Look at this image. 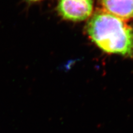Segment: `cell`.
I'll list each match as a JSON object with an SVG mask.
<instances>
[{
    "label": "cell",
    "instance_id": "cell-1",
    "mask_svg": "<svg viewBox=\"0 0 133 133\" xmlns=\"http://www.w3.org/2000/svg\"><path fill=\"white\" fill-rule=\"evenodd\" d=\"M86 28L90 38L104 52L133 57V28L124 19L99 10L91 17Z\"/></svg>",
    "mask_w": 133,
    "mask_h": 133
},
{
    "label": "cell",
    "instance_id": "cell-3",
    "mask_svg": "<svg viewBox=\"0 0 133 133\" xmlns=\"http://www.w3.org/2000/svg\"><path fill=\"white\" fill-rule=\"evenodd\" d=\"M104 10L122 19H133V0H102Z\"/></svg>",
    "mask_w": 133,
    "mask_h": 133
},
{
    "label": "cell",
    "instance_id": "cell-4",
    "mask_svg": "<svg viewBox=\"0 0 133 133\" xmlns=\"http://www.w3.org/2000/svg\"><path fill=\"white\" fill-rule=\"evenodd\" d=\"M26 1H29V2H37V1H42V0H26Z\"/></svg>",
    "mask_w": 133,
    "mask_h": 133
},
{
    "label": "cell",
    "instance_id": "cell-2",
    "mask_svg": "<svg viewBox=\"0 0 133 133\" xmlns=\"http://www.w3.org/2000/svg\"><path fill=\"white\" fill-rule=\"evenodd\" d=\"M94 0H59L58 12L64 19L82 21L92 15Z\"/></svg>",
    "mask_w": 133,
    "mask_h": 133
}]
</instances>
